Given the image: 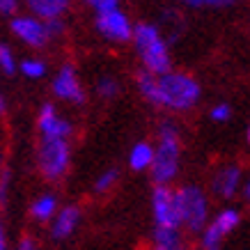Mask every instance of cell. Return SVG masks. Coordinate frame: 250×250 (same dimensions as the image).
<instances>
[{
    "label": "cell",
    "instance_id": "obj_28",
    "mask_svg": "<svg viewBox=\"0 0 250 250\" xmlns=\"http://www.w3.org/2000/svg\"><path fill=\"white\" fill-rule=\"evenodd\" d=\"M9 250H39V243L32 234H23L16 243H12V248Z\"/></svg>",
    "mask_w": 250,
    "mask_h": 250
},
{
    "label": "cell",
    "instance_id": "obj_6",
    "mask_svg": "<svg viewBox=\"0 0 250 250\" xmlns=\"http://www.w3.org/2000/svg\"><path fill=\"white\" fill-rule=\"evenodd\" d=\"M243 223H246V216H243L239 207L223 205L220 209H216L211 213V218L205 225V229L195 236L197 239L195 250H225L228 241L239 234Z\"/></svg>",
    "mask_w": 250,
    "mask_h": 250
},
{
    "label": "cell",
    "instance_id": "obj_30",
    "mask_svg": "<svg viewBox=\"0 0 250 250\" xmlns=\"http://www.w3.org/2000/svg\"><path fill=\"white\" fill-rule=\"evenodd\" d=\"M243 200V205L250 207V170H246V177H243V186H241V195H239Z\"/></svg>",
    "mask_w": 250,
    "mask_h": 250
},
{
    "label": "cell",
    "instance_id": "obj_26",
    "mask_svg": "<svg viewBox=\"0 0 250 250\" xmlns=\"http://www.w3.org/2000/svg\"><path fill=\"white\" fill-rule=\"evenodd\" d=\"M83 7H87L92 14L97 12H106V9H113V7H122V0H81Z\"/></svg>",
    "mask_w": 250,
    "mask_h": 250
},
{
    "label": "cell",
    "instance_id": "obj_29",
    "mask_svg": "<svg viewBox=\"0 0 250 250\" xmlns=\"http://www.w3.org/2000/svg\"><path fill=\"white\" fill-rule=\"evenodd\" d=\"M12 243H9V229H7V223L2 218V211H0V250H9Z\"/></svg>",
    "mask_w": 250,
    "mask_h": 250
},
{
    "label": "cell",
    "instance_id": "obj_14",
    "mask_svg": "<svg viewBox=\"0 0 250 250\" xmlns=\"http://www.w3.org/2000/svg\"><path fill=\"white\" fill-rule=\"evenodd\" d=\"M62 207L60 195L55 190H42L30 200V207H28V216H30L32 223H39V225H48L51 220L55 218L58 209Z\"/></svg>",
    "mask_w": 250,
    "mask_h": 250
},
{
    "label": "cell",
    "instance_id": "obj_23",
    "mask_svg": "<svg viewBox=\"0 0 250 250\" xmlns=\"http://www.w3.org/2000/svg\"><path fill=\"white\" fill-rule=\"evenodd\" d=\"M0 74L7 78L19 74V55L7 42H0Z\"/></svg>",
    "mask_w": 250,
    "mask_h": 250
},
{
    "label": "cell",
    "instance_id": "obj_34",
    "mask_svg": "<svg viewBox=\"0 0 250 250\" xmlns=\"http://www.w3.org/2000/svg\"><path fill=\"white\" fill-rule=\"evenodd\" d=\"M248 30H250V14H248Z\"/></svg>",
    "mask_w": 250,
    "mask_h": 250
},
{
    "label": "cell",
    "instance_id": "obj_2",
    "mask_svg": "<svg viewBox=\"0 0 250 250\" xmlns=\"http://www.w3.org/2000/svg\"><path fill=\"white\" fill-rule=\"evenodd\" d=\"M184 163V131L174 115H163L154 131V161L149 179L161 186H174Z\"/></svg>",
    "mask_w": 250,
    "mask_h": 250
},
{
    "label": "cell",
    "instance_id": "obj_1",
    "mask_svg": "<svg viewBox=\"0 0 250 250\" xmlns=\"http://www.w3.org/2000/svg\"><path fill=\"white\" fill-rule=\"evenodd\" d=\"M136 90L145 104L166 115H186L202 101V83L193 74L172 67L163 74H149L138 69Z\"/></svg>",
    "mask_w": 250,
    "mask_h": 250
},
{
    "label": "cell",
    "instance_id": "obj_3",
    "mask_svg": "<svg viewBox=\"0 0 250 250\" xmlns=\"http://www.w3.org/2000/svg\"><path fill=\"white\" fill-rule=\"evenodd\" d=\"M131 46L136 60L143 71L149 74H163L174 67L172 60V44L163 37V32L159 30V25L154 21H138L133 28V37H131Z\"/></svg>",
    "mask_w": 250,
    "mask_h": 250
},
{
    "label": "cell",
    "instance_id": "obj_22",
    "mask_svg": "<svg viewBox=\"0 0 250 250\" xmlns=\"http://www.w3.org/2000/svg\"><path fill=\"white\" fill-rule=\"evenodd\" d=\"M239 2H243V0H172V5L182 9H211V12L232 9Z\"/></svg>",
    "mask_w": 250,
    "mask_h": 250
},
{
    "label": "cell",
    "instance_id": "obj_12",
    "mask_svg": "<svg viewBox=\"0 0 250 250\" xmlns=\"http://www.w3.org/2000/svg\"><path fill=\"white\" fill-rule=\"evenodd\" d=\"M149 213H152L154 229H182L179 213H177V200H174V186L154 184L152 193H149Z\"/></svg>",
    "mask_w": 250,
    "mask_h": 250
},
{
    "label": "cell",
    "instance_id": "obj_8",
    "mask_svg": "<svg viewBox=\"0 0 250 250\" xmlns=\"http://www.w3.org/2000/svg\"><path fill=\"white\" fill-rule=\"evenodd\" d=\"M9 32L19 44H23L30 51H37V53L55 42L53 32H51V23L28 14V12H19L9 19Z\"/></svg>",
    "mask_w": 250,
    "mask_h": 250
},
{
    "label": "cell",
    "instance_id": "obj_18",
    "mask_svg": "<svg viewBox=\"0 0 250 250\" xmlns=\"http://www.w3.org/2000/svg\"><path fill=\"white\" fill-rule=\"evenodd\" d=\"M149 250H193L184 229H152Z\"/></svg>",
    "mask_w": 250,
    "mask_h": 250
},
{
    "label": "cell",
    "instance_id": "obj_31",
    "mask_svg": "<svg viewBox=\"0 0 250 250\" xmlns=\"http://www.w3.org/2000/svg\"><path fill=\"white\" fill-rule=\"evenodd\" d=\"M7 167V156H5V147H0V172Z\"/></svg>",
    "mask_w": 250,
    "mask_h": 250
},
{
    "label": "cell",
    "instance_id": "obj_20",
    "mask_svg": "<svg viewBox=\"0 0 250 250\" xmlns=\"http://www.w3.org/2000/svg\"><path fill=\"white\" fill-rule=\"evenodd\" d=\"M122 179V170L117 166H110L106 170H101V172L94 177V184H92V193L97 197H106L110 195L115 188H117V184Z\"/></svg>",
    "mask_w": 250,
    "mask_h": 250
},
{
    "label": "cell",
    "instance_id": "obj_11",
    "mask_svg": "<svg viewBox=\"0 0 250 250\" xmlns=\"http://www.w3.org/2000/svg\"><path fill=\"white\" fill-rule=\"evenodd\" d=\"M35 131L37 138H51V140H74L76 136V124L69 115H64L58 108L55 101H46L37 110L35 117Z\"/></svg>",
    "mask_w": 250,
    "mask_h": 250
},
{
    "label": "cell",
    "instance_id": "obj_17",
    "mask_svg": "<svg viewBox=\"0 0 250 250\" xmlns=\"http://www.w3.org/2000/svg\"><path fill=\"white\" fill-rule=\"evenodd\" d=\"M152 161H154V140H149V138L136 140L129 147V152H126V166H129L131 172L138 174L149 172Z\"/></svg>",
    "mask_w": 250,
    "mask_h": 250
},
{
    "label": "cell",
    "instance_id": "obj_15",
    "mask_svg": "<svg viewBox=\"0 0 250 250\" xmlns=\"http://www.w3.org/2000/svg\"><path fill=\"white\" fill-rule=\"evenodd\" d=\"M74 0H21L23 12L44 19V21H53V19H67L71 12Z\"/></svg>",
    "mask_w": 250,
    "mask_h": 250
},
{
    "label": "cell",
    "instance_id": "obj_33",
    "mask_svg": "<svg viewBox=\"0 0 250 250\" xmlns=\"http://www.w3.org/2000/svg\"><path fill=\"white\" fill-rule=\"evenodd\" d=\"M246 143H248V147H250V122H248V126H246Z\"/></svg>",
    "mask_w": 250,
    "mask_h": 250
},
{
    "label": "cell",
    "instance_id": "obj_21",
    "mask_svg": "<svg viewBox=\"0 0 250 250\" xmlns=\"http://www.w3.org/2000/svg\"><path fill=\"white\" fill-rule=\"evenodd\" d=\"M122 94V81L115 74H101L94 81V97L101 101H115Z\"/></svg>",
    "mask_w": 250,
    "mask_h": 250
},
{
    "label": "cell",
    "instance_id": "obj_25",
    "mask_svg": "<svg viewBox=\"0 0 250 250\" xmlns=\"http://www.w3.org/2000/svg\"><path fill=\"white\" fill-rule=\"evenodd\" d=\"M12 186H14V174H12V167H5L0 172V211H5L12 200Z\"/></svg>",
    "mask_w": 250,
    "mask_h": 250
},
{
    "label": "cell",
    "instance_id": "obj_13",
    "mask_svg": "<svg viewBox=\"0 0 250 250\" xmlns=\"http://www.w3.org/2000/svg\"><path fill=\"white\" fill-rule=\"evenodd\" d=\"M83 223V209L78 205H62L55 213V218L48 223V236L53 241L62 243V241H69L71 236L78 232Z\"/></svg>",
    "mask_w": 250,
    "mask_h": 250
},
{
    "label": "cell",
    "instance_id": "obj_10",
    "mask_svg": "<svg viewBox=\"0 0 250 250\" xmlns=\"http://www.w3.org/2000/svg\"><path fill=\"white\" fill-rule=\"evenodd\" d=\"M92 23H94V32L106 44H113V46L131 44L136 21L131 19L129 12L124 7H113V9H106V12H97Z\"/></svg>",
    "mask_w": 250,
    "mask_h": 250
},
{
    "label": "cell",
    "instance_id": "obj_19",
    "mask_svg": "<svg viewBox=\"0 0 250 250\" xmlns=\"http://www.w3.org/2000/svg\"><path fill=\"white\" fill-rule=\"evenodd\" d=\"M19 74L25 81L37 83V81H44V78L51 76V67L42 55H25V58L19 60Z\"/></svg>",
    "mask_w": 250,
    "mask_h": 250
},
{
    "label": "cell",
    "instance_id": "obj_24",
    "mask_svg": "<svg viewBox=\"0 0 250 250\" xmlns=\"http://www.w3.org/2000/svg\"><path fill=\"white\" fill-rule=\"evenodd\" d=\"M232 115H234V108H232L229 101H216V104H211L209 110H207V117H209V122H213V124H228V122L232 120Z\"/></svg>",
    "mask_w": 250,
    "mask_h": 250
},
{
    "label": "cell",
    "instance_id": "obj_32",
    "mask_svg": "<svg viewBox=\"0 0 250 250\" xmlns=\"http://www.w3.org/2000/svg\"><path fill=\"white\" fill-rule=\"evenodd\" d=\"M5 113H7V101H5V97L0 94V120L5 117Z\"/></svg>",
    "mask_w": 250,
    "mask_h": 250
},
{
    "label": "cell",
    "instance_id": "obj_4",
    "mask_svg": "<svg viewBox=\"0 0 250 250\" xmlns=\"http://www.w3.org/2000/svg\"><path fill=\"white\" fill-rule=\"evenodd\" d=\"M174 200H177V213L179 225L186 236H197L213 213L211 195L202 184L186 182L182 186H174Z\"/></svg>",
    "mask_w": 250,
    "mask_h": 250
},
{
    "label": "cell",
    "instance_id": "obj_27",
    "mask_svg": "<svg viewBox=\"0 0 250 250\" xmlns=\"http://www.w3.org/2000/svg\"><path fill=\"white\" fill-rule=\"evenodd\" d=\"M21 12V0H0V16L12 19Z\"/></svg>",
    "mask_w": 250,
    "mask_h": 250
},
{
    "label": "cell",
    "instance_id": "obj_16",
    "mask_svg": "<svg viewBox=\"0 0 250 250\" xmlns=\"http://www.w3.org/2000/svg\"><path fill=\"white\" fill-rule=\"evenodd\" d=\"M156 25H159V30L163 32V37L174 44V42H179L186 28H188V21H186V16H184V9L177 7V5H170V7H163L159 12V19H156Z\"/></svg>",
    "mask_w": 250,
    "mask_h": 250
},
{
    "label": "cell",
    "instance_id": "obj_7",
    "mask_svg": "<svg viewBox=\"0 0 250 250\" xmlns=\"http://www.w3.org/2000/svg\"><path fill=\"white\" fill-rule=\"evenodd\" d=\"M51 97L55 104L74 108L87 104V87L74 62H62L55 71H51Z\"/></svg>",
    "mask_w": 250,
    "mask_h": 250
},
{
    "label": "cell",
    "instance_id": "obj_9",
    "mask_svg": "<svg viewBox=\"0 0 250 250\" xmlns=\"http://www.w3.org/2000/svg\"><path fill=\"white\" fill-rule=\"evenodd\" d=\"M243 177H246V167L239 161H225L213 167L211 177H209V195L211 200H218L223 205H232L236 197L241 195Z\"/></svg>",
    "mask_w": 250,
    "mask_h": 250
},
{
    "label": "cell",
    "instance_id": "obj_5",
    "mask_svg": "<svg viewBox=\"0 0 250 250\" xmlns=\"http://www.w3.org/2000/svg\"><path fill=\"white\" fill-rule=\"evenodd\" d=\"M74 149L71 140L37 138L35 143V170L46 184H60L71 170Z\"/></svg>",
    "mask_w": 250,
    "mask_h": 250
}]
</instances>
